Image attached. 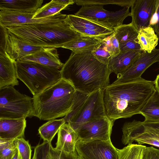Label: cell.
I'll list each match as a JSON object with an SVG mask.
<instances>
[{
	"instance_id": "obj_9",
	"label": "cell",
	"mask_w": 159,
	"mask_h": 159,
	"mask_svg": "<svg viewBox=\"0 0 159 159\" xmlns=\"http://www.w3.org/2000/svg\"><path fill=\"white\" fill-rule=\"evenodd\" d=\"M106 116L103 89H100L89 95L80 111L67 123L76 131L82 124Z\"/></svg>"
},
{
	"instance_id": "obj_27",
	"label": "cell",
	"mask_w": 159,
	"mask_h": 159,
	"mask_svg": "<svg viewBox=\"0 0 159 159\" xmlns=\"http://www.w3.org/2000/svg\"><path fill=\"white\" fill-rule=\"evenodd\" d=\"M139 31L132 23L123 24L114 30L113 33L119 44L137 38Z\"/></svg>"
},
{
	"instance_id": "obj_25",
	"label": "cell",
	"mask_w": 159,
	"mask_h": 159,
	"mask_svg": "<svg viewBox=\"0 0 159 159\" xmlns=\"http://www.w3.org/2000/svg\"><path fill=\"white\" fill-rule=\"evenodd\" d=\"M137 38L143 52L149 53L155 49L159 41L154 29L150 26L140 30Z\"/></svg>"
},
{
	"instance_id": "obj_21",
	"label": "cell",
	"mask_w": 159,
	"mask_h": 159,
	"mask_svg": "<svg viewBox=\"0 0 159 159\" xmlns=\"http://www.w3.org/2000/svg\"><path fill=\"white\" fill-rule=\"evenodd\" d=\"M43 2V0H0V10L35 13Z\"/></svg>"
},
{
	"instance_id": "obj_34",
	"label": "cell",
	"mask_w": 159,
	"mask_h": 159,
	"mask_svg": "<svg viewBox=\"0 0 159 159\" xmlns=\"http://www.w3.org/2000/svg\"><path fill=\"white\" fill-rule=\"evenodd\" d=\"M13 142L21 159H31L32 150L28 141L20 138L15 139Z\"/></svg>"
},
{
	"instance_id": "obj_5",
	"label": "cell",
	"mask_w": 159,
	"mask_h": 159,
	"mask_svg": "<svg viewBox=\"0 0 159 159\" xmlns=\"http://www.w3.org/2000/svg\"><path fill=\"white\" fill-rule=\"evenodd\" d=\"M17 77L28 88L33 96L42 92L61 79L60 70L30 61H16Z\"/></svg>"
},
{
	"instance_id": "obj_40",
	"label": "cell",
	"mask_w": 159,
	"mask_h": 159,
	"mask_svg": "<svg viewBox=\"0 0 159 159\" xmlns=\"http://www.w3.org/2000/svg\"><path fill=\"white\" fill-rule=\"evenodd\" d=\"M141 159H159V149L153 147L146 146Z\"/></svg>"
},
{
	"instance_id": "obj_29",
	"label": "cell",
	"mask_w": 159,
	"mask_h": 159,
	"mask_svg": "<svg viewBox=\"0 0 159 159\" xmlns=\"http://www.w3.org/2000/svg\"><path fill=\"white\" fill-rule=\"evenodd\" d=\"M146 146L132 143L122 149H118V159H141L143 150Z\"/></svg>"
},
{
	"instance_id": "obj_26",
	"label": "cell",
	"mask_w": 159,
	"mask_h": 159,
	"mask_svg": "<svg viewBox=\"0 0 159 159\" xmlns=\"http://www.w3.org/2000/svg\"><path fill=\"white\" fill-rule=\"evenodd\" d=\"M65 123L63 118L48 120L39 127V134L43 141L51 142L61 127Z\"/></svg>"
},
{
	"instance_id": "obj_38",
	"label": "cell",
	"mask_w": 159,
	"mask_h": 159,
	"mask_svg": "<svg viewBox=\"0 0 159 159\" xmlns=\"http://www.w3.org/2000/svg\"><path fill=\"white\" fill-rule=\"evenodd\" d=\"M152 28L159 41V0H156L154 13L151 20L149 26Z\"/></svg>"
},
{
	"instance_id": "obj_16",
	"label": "cell",
	"mask_w": 159,
	"mask_h": 159,
	"mask_svg": "<svg viewBox=\"0 0 159 159\" xmlns=\"http://www.w3.org/2000/svg\"><path fill=\"white\" fill-rule=\"evenodd\" d=\"M43 47L28 44L15 35L9 33L6 52L12 59L16 61L36 52Z\"/></svg>"
},
{
	"instance_id": "obj_22",
	"label": "cell",
	"mask_w": 159,
	"mask_h": 159,
	"mask_svg": "<svg viewBox=\"0 0 159 159\" xmlns=\"http://www.w3.org/2000/svg\"><path fill=\"white\" fill-rule=\"evenodd\" d=\"M102 40L98 37L82 36L61 48L70 49L75 53L92 52L99 47Z\"/></svg>"
},
{
	"instance_id": "obj_8",
	"label": "cell",
	"mask_w": 159,
	"mask_h": 159,
	"mask_svg": "<svg viewBox=\"0 0 159 159\" xmlns=\"http://www.w3.org/2000/svg\"><path fill=\"white\" fill-rule=\"evenodd\" d=\"M122 131L121 141L124 145L135 141L139 144H147L159 148V130L144 125L141 121L126 122Z\"/></svg>"
},
{
	"instance_id": "obj_2",
	"label": "cell",
	"mask_w": 159,
	"mask_h": 159,
	"mask_svg": "<svg viewBox=\"0 0 159 159\" xmlns=\"http://www.w3.org/2000/svg\"><path fill=\"white\" fill-rule=\"evenodd\" d=\"M60 71L61 79L87 95L109 85L107 65L99 61L91 52H72Z\"/></svg>"
},
{
	"instance_id": "obj_1",
	"label": "cell",
	"mask_w": 159,
	"mask_h": 159,
	"mask_svg": "<svg viewBox=\"0 0 159 159\" xmlns=\"http://www.w3.org/2000/svg\"><path fill=\"white\" fill-rule=\"evenodd\" d=\"M155 89L154 81L142 77L129 82L109 84L103 89L107 117L115 121L140 114Z\"/></svg>"
},
{
	"instance_id": "obj_13",
	"label": "cell",
	"mask_w": 159,
	"mask_h": 159,
	"mask_svg": "<svg viewBox=\"0 0 159 159\" xmlns=\"http://www.w3.org/2000/svg\"><path fill=\"white\" fill-rule=\"evenodd\" d=\"M35 13L0 11V25L6 27L37 23L58 22L63 21L66 15L59 12L51 16L41 19H33Z\"/></svg>"
},
{
	"instance_id": "obj_41",
	"label": "cell",
	"mask_w": 159,
	"mask_h": 159,
	"mask_svg": "<svg viewBox=\"0 0 159 159\" xmlns=\"http://www.w3.org/2000/svg\"><path fill=\"white\" fill-rule=\"evenodd\" d=\"M56 159H78L79 155L77 152L72 153H67L54 149Z\"/></svg>"
},
{
	"instance_id": "obj_19",
	"label": "cell",
	"mask_w": 159,
	"mask_h": 159,
	"mask_svg": "<svg viewBox=\"0 0 159 159\" xmlns=\"http://www.w3.org/2000/svg\"><path fill=\"white\" fill-rule=\"evenodd\" d=\"M15 61L6 52L0 53V88L7 86L19 85Z\"/></svg>"
},
{
	"instance_id": "obj_24",
	"label": "cell",
	"mask_w": 159,
	"mask_h": 159,
	"mask_svg": "<svg viewBox=\"0 0 159 159\" xmlns=\"http://www.w3.org/2000/svg\"><path fill=\"white\" fill-rule=\"evenodd\" d=\"M140 114L144 117V122H159V92L156 89Z\"/></svg>"
},
{
	"instance_id": "obj_4",
	"label": "cell",
	"mask_w": 159,
	"mask_h": 159,
	"mask_svg": "<svg viewBox=\"0 0 159 159\" xmlns=\"http://www.w3.org/2000/svg\"><path fill=\"white\" fill-rule=\"evenodd\" d=\"M75 92L69 82L61 79L33 96L35 116L49 120L65 116L70 111Z\"/></svg>"
},
{
	"instance_id": "obj_12",
	"label": "cell",
	"mask_w": 159,
	"mask_h": 159,
	"mask_svg": "<svg viewBox=\"0 0 159 159\" xmlns=\"http://www.w3.org/2000/svg\"><path fill=\"white\" fill-rule=\"evenodd\" d=\"M159 61V48L151 53L142 52L133 64L112 84L116 85L134 81L141 78L143 72L151 66Z\"/></svg>"
},
{
	"instance_id": "obj_7",
	"label": "cell",
	"mask_w": 159,
	"mask_h": 159,
	"mask_svg": "<svg viewBox=\"0 0 159 159\" xmlns=\"http://www.w3.org/2000/svg\"><path fill=\"white\" fill-rule=\"evenodd\" d=\"M129 7L110 11L104 9L103 6L86 5L81 6L74 15L95 22L114 30L123 25L124 20L130 16Z\"/></svg>"
},
{
	"instance_id": "obj_33",
	"label": "cell",
	"mask_w": 159,
	"mask_h": 159,
	"mask_svg": "<svg viewBox=\"0 0 159 159\" xmlns=\"http://www.w3.org/2000/svg\"><path fill=\"white\" fill-rule=\"evenodd\" d=\"M13 141L0 139V159H11L17 150Z\"/></svg>"
},
{
	"instance_id": "obj_20",
	"label": "cell",
	"mask_w": 159,
	"mask_h": 159,
	"mask_svg": "<svg viewBox=\"0 0 159 159\" xmlns=\"http://www.w3.org/2000/svg\"><path fill=\"white\" fill-rule=\"evenodd\" d=\"M141 53L128 51L120 52L117 56L111 57L107 65L111 74L114 73L118 78L133 64Z\"/></svg>"
},
{
	"instance_id": "obj_35",
	"label": "cell",
	"mask_w": 159,
	"mask_h": 159,
	"mask_svg": "<svg viewBox=\"0 0 159 159\" xmlns=\"http://www.w3.org/2000/svg\"><path fill=\"white\" fill-rule=\"evenodd\" d=\"M102 42L111 55V58L117 56L120 52L119 43L114 34L103 39Z\"/></svg>"
},
{
	"instance_id": "obj_23",
	"label": "cell",
	"mask_w": 159,
	"mask_h": 159,
	"mask_svg": "<svg viewBox=\"0 0 159 159\" xmlns=\"http://www.w3.org/2000/svg\"><path fill=\"white\" fill-rule=\"evenodd\" d=\"M71 28L79 27L86 29L96 30L110 36L114 30L88 19L77 16L74 15L66 16L64 20Z\"/></svg>"
},
{
	"instance_id": "obj_32",
	"label": "cell",
	"mask_w": 159,
	"mask_h": 159,
	"mask_svg": "<svg viewBox=\"0 0 159 159\" xmlns=\"http://www.w3.org/2000/svg\"><path fill=\"white\" fill-rule=\"evenodd\" d=\"M135 0H74L78 5L115 4L124 7H131Z\"/></svg>"
},
{
	"instance_id": "obj_42",
	"label": "cell",
	"mask_w": 159,
	"mask_h": 159,
	"mask_svg": "<svg viewBox=\"0 0 159 159\" xmlns=\"http://www.w3.org/2000/svg\"><path fill=\"white\" fill-rule=\"evenodd\" d=\"M154 81L155 88L159 92V74L157 75Z\"/></svg>"
},
{
	"instance_id": "obj_45",
	"label": "cell",
	"mask_w": 159,
	"mask_h": 159,
	"mask_svg": "<svg viewBox=\"0 0 159 159\" xmlns=\"http://www.w3.org/2000/svg\"><path fill=\"white\" fill-rule=\"evenodd\" d=\"M54 154H55V157L56 159V158L55 154V152L54 150Z\"/></svg>"
},
{
	"instance_id": "obj_31",
	"label": "cell",
	"mask_w": 159,
	"mask_h": 159,
	"mask_svg": "<svg viewBox=\"0 0 159 159\" xmlns=\"http://www.w3.org/2000/svg\"><path fill=\"white\" fill-rule=\"evenodd\" d=\"M32 159H56L51 142L43 141L34 148Z\"/></svg>"
},
{
	"instance_id": "obj_28",
	"label": "cell",
	"mask_w": 159,
	"mask_h": 159,
	"mask_svg": "<svg viewBox=\"0 0 159 159\" xmlns=\"http://www.w3.org/2000/svg\"><path fill=\"white\" fill-rule=\"evenodd\" d=\"M68 6L59 2L57 0H52L40 8L35 13L33 19H41L55 15L65 9Z\"/></svg>"
},
{
	"instance_id": "obj_30",
	"label": "cell",
	"mask_w": 159,
	"mask_h": 159,
	"mask_svg": "<svg viewBox=\"0 0 159 159\" xmlns=\"http://www.w3.org/2000/svg\"><path fill=\"white\" fill-rule=\"evenodd\" d=\"M88 96L89 95L76 90L70 111L63 118L66 123H68L77 115Z\"/></svg>"
},
{
	"instance_id": "obj_43",
	"label": "cell",
	"mask_w": 159,
	"mask_h": 159,
	"mask_svg": "<svg viewBox=\"0 0 159 159\" xmlns=\"http://www.w3.org/2000/svg\"><path fill=\"white\" fill-rule=\"evenodd\" d=\"M11 159H21L17 149Z\"/></svg>"
},
{
	"instance_id": "obj_11",
	"label": "cell",
	"mask_w": 159,
	"mask_h": 159,
	"mask_svg": "<svg viewBox=\"0 0 159 159\" xmlns=\"http://www.w3.org/2000/svg\"><path fill=\"white\" fill-rule=\"evenodd\" d=\"M76 150L84 159H118V149L111 141H83L78 140Z\"/></svg>"
},
{
	"instance_id": "obj_36",
	"label": "cell",
	"mask_w": 159,
	"mask_h": 159,
	"mask_svg": "<svg viewBox=\"0 0 159 159\" xmlns=\"http://www.w3.org/2000/svg\"><path fill=\"white\" fill-rule=\"evenodd\" d=\"M92 53L97 59L105 64L108 65L111 58V55L107 50L102 41L99 47Z\"/></svg>"
},
{
	"instance_id": "obj_18",
	"label": "cell",
	"mask_w": 159,
	"mask_h": 159,
	"mask_svg": "<svg viewBox=\"0 0 159 159\" xmlns=\"http://www.w3.org/2000/svg\"><path fill=\"white\" fill-rule=\"evenodd\" d=\"M78 140L76 132L67 123L64 124L60 128L54 149L67 153L76 152L75 146Z\"/></svg>"
},
{
	"instance_id": "obj_10",
	"label": "cell",
	"mask_w": 159,
	"mask_h": 159,
	"mask_svg": "<svg viewBox=\"0 0 159 159\" xmlns=\"http://www.w3.org/2000/svg\"><path fill=\"white\" fill-rule=\"evenodd\" d=\"M114 122V121L106 116L82 124L76 130L78 140H111V136Z\"/></svg>"
},
{
	"instance_id": "obj_17",
	"label": "cell",
	"mask_w": 159,
	"mask_h": 159,
	"mask_svg": "<svg viewBox=\"0 0 159 159\" xmlns=\"http://www.w3.org/2000/svg\"><path fill=\"white\" fill-rule=\"evenodd\" d=\"M26 124L25 118L0 119V139L12 141L24 138Z\"/></svg>"
},
{
	"instance_id": "obj_3",
	"label": "cell",
	"mask_w": 159,
	"mask_h": 159,
	"mask_svg": "<svg viewBox=\"0 0 159 159\" xmlns=\"http://www.w3.org/2000/svg\"><path fill=\"white\" fill-rule=\"evenodd\" d=\"M64 20L6 27L9 33L28 44L57 48H61L63 45L83 36L72 29Z\"/></svg>"
},
{
	"instance_id": "obj_6",
	"label": "cell",
	"mask_w": 159,
	"mask_h": 159,
	"mask_svg": "<svg viewBox=\"0 0 159 159\" xmlns=\"http://www.w3.org/2000/svg\"><path fill=\"white\" fill-rule=\"evenodd\" d=\"M33 99L12 86L0 88V119H18L35 116Z\"/></svg>"
},
{
	"instance_id": "obj_15",
	"label": "cell",
	"mask_w": 159,
	"mask_h": 159,
	"mask_svg": "<svg viewBox=\"0 0 159 159\" xmlns=\"http://www.w3.org/2000/svg\"><path fill=\"white\" fill-rule=\"evenodd\" d=\"M22 61H30L59 69L64 64L59 58L57 50L55 48L43 47L36 52L21 58Z\"/></svg>"
},
{
	"instance_id": "obj_39",
	"label": "cell",
	"mask_w": 159,
	"mask_h": 159,
	"mask_svg": "<svg viewBox=\"0 0 159 159\" xmlns=\"http://www.w3.org/2000/svg\"><path fill=\"white\" fill-rule=\"evenodd\" d=\"M9 34L6 27L0 25V53L6 52Z\"/></svg>"
},
{
	"instance_id": "obj_44",
	"label": "cell",
	"mask_w": 159,
	"mask_h": 159,
	"mask_svg": "<svg viewBox=\"0 0 159 159\" xmlns=\"http://www.w3.org/2000/svg\"><path fill=\"white\" fill-rule=\"evenodd\" d=\"M78 159H84L79 156V157H78Z\"/></svg>"
},
{
	"instance_id": "obj_37",
	"label": "cell",
	"mask_w": 159,
	"mask_h": 159,
	"mask_svg": "<svg viewBox=\"0 0 159 159\" xmlns=\"http://www.w3.org/2000/svg\"><path fill=\"white\" fill-rule=\"evenodd\" d=\"M119 46L120 52L128 51L143 52L137 38L120 44Z\"/></svg>"
},
{
	"instance_id": "obj_14",
	"label": "cell",
	"mask_w": 159,
	"mask_h": 159,
	"mask_svg": "<svg viewBox=\"0 0 159 159\" xmlns=\"http://www.w3.org/2000/svg\"><path fill=\"white\" fill-rule=\"evenodd\" d=\"M156 0H135L131 7V23L139 31L149 26L154 13Z\"/></svg>"
}]
</instances>
